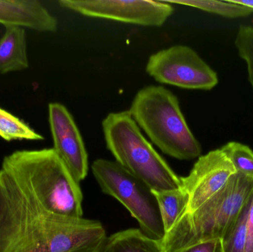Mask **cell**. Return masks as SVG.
I'll use <instances>...</instances> for the list:
<instances>
[{"label":"cell","mask_w":253,"mask_h":252,"mask_svg":"<svg viewBox=\"0 0 253 252\" xmlns=\"http://www.w3.org/2000/svg\"><path fill=\"white\" fill-rule=\"evenodd\" d=\"M87 218L48 211L19 179L0 168V252H93Z\"/></svg>","instance_id":"obj_1"},{"label":"cell","mask_w":253,"mask_h":252,"mask_svg":"<svg viewBox=\"0 0 253 252\" xmlns=\"http://www.w3.org/2000/svg\"><path fill=\"white\" fill-rule=\"evenodd\" d=\"M1 167L27 185L49 211L66 217H83L80 183L53 148L16 151L4 157Z\"/></svg>","instance_id":"obj_2"},{"label":"cell","mask_w":253,"mask_h":252,"mask_svg":"<svg viewBox=\"0 0 253 252\" xmlns=\"http://www.w3.org/2000/svg\"><path fill=\"white\" fill-rule=\"evenodd\" d=\"M253 195V179L236 173L216 195L193 213H184L161 241L163 252H181L221 239Z\"/></svg>","instance_id":"obj_3"},{"label":"cell","mask_w":253,"mask_h":252,"mask_svg":"<svg viewBox=\"0 0 253 252\" xmlns=\"http://www.w3.org/2000/svg\"><path fill=\"white\" fill-rule=\"evenodd\" d=\"M128 111L164 153L182 161L201 156L202 146L188 127L178 98L168 89L154 85L141 89Z\"/></svg>","instance_id":"obj_4"},{"label":"cell","mask_w":253,"mask_h":252,"mask_svg":"<svg viewBox=\"0 0 253 252\" xmlns=\"http://www.w3.org/2000/svg\"><path fill=\"white\" fill-rule=\"evenodd\" d=\"M108 150L122 167L145 182L153 191L182 187L181 177L144 137L129 111L112 112L102 121Z\"/></svg>","instance_id":"obj_5"},{"label":"cell","mask_w":253,"mask_h":252,"mask_svg":"<svg viewBox=\"0 0 253 252\" xmlns=\"http://www.w3.org/2000/svg\"><path fill=\"white\" fill-rule=\"evenodd\" d=\"M92 172L103 193L120 201L135 218L139 229L161 241L166 235L157 198L153 189L116 161L97 159Z\"/></svg>","instance_id":"obj_6"},{"label":"cell","mask_w":253,"mask_h":252,"mask_svg":"<svg viewBox=\"0 0 253 252\" xmlns=\"http://www.w3.org/2000/svg\"><path fill=\"white\" fill-rule=\"evenodd\" d=\"M146 71L158 82L187 90H211L218 83L216 72L185 45L172 46L151 55Z\"/></svg>","instance_id":"obj_7"},{"label":"cell","mask_w":253,"mask_h":252,"mask_svg":"<svg viewBox=\"0 0 253 252\" xmlns=\"http://www.w3.org/2000/svg\"><path fill=\"white\" fill-rule=\"evenodd\" d=\"M59 4L84 16L142 26H162L174 12V7L165 1L60 0Z\"/></svg>","instance_id":"obj_8"},{"label":"cell","mask_w":253,"mask_h":252,"mask_svg":"<svg viewBox=\"0 0 253 252\" xmlns=\"http://www.w3.org/2000/svg\"><path fill=\"white\" fill-rule=\"evenodd\" d=\"M236 171L221 149L200 156L187 177H181L182 188L189 197L184 213L195 210L220 192Z\"/></svg>","instance_id":"obj_9"},{"label":"cell","mask_w":253,"mask_h":252,"mask_svg":"<svg viewBox=\"0 0 253 252\" xmlns=\"http://www.w3.org/2000/svg\"><path fill=\"white\" fill-rule=\"evenodd\" d=\"M48 120L53 149L80 183L88 173V155L77 124L68 109L56 102L49 104Z\"/></svg>","instance_id":"obj_10"},{"label":"cell","mask_w":253,"mask_h":252,"mask_svg":"<svg viewBox=\"0 0 253 252\" xmlns=\"http://www.w3.org/2000/svg\"><path fill=\"white\" fill-rule=\"evenodd\" d=\"M0 24L40 32L57 31L58 21L37 0H0Z\"/></svg>","instance_id":"obj_11"},{"label":"cell","mask_w":253,"mask_h":252,"mask_svg":"<svg viewBox=\"0 0 253 252\" xmlns=\"http://www.w3.org/2000/svg\"><path fill=\"white\" fill-rule=\"evenodd\" d=\"M4 29V34L0 38V73L27 69L29 64L25 28L5 26Z\"/></svg>","instance_id":"obj_12"},{"label":"cell","mask_w":253,"mask_h":252,"mask_svg":"<svg viewBox=\"0 0 253 252\" xmlns=\"http://www.w3.org/2000/svg\"><path fill=\"white\" fill-rule=\"evenodd\" d=\"M97 252H163V250L159 241L149 238L139 229H129L106 237Z\"/></svg>","instance_id":"obj_13"},{"label":"cell","mask_w":253,"mask_h":252,"mask_svg":"<svg viewBox=\"0 0 253 252\" xmlns=\"http://www.w3.org/2000/svg\"><path fill=\"white\" fill-rule=\"evenodd\" d=\"M153 192L159 203L161 216L167 233L187 210L188 195L182 187L175 190Z\"/></svg>","instance_id":"obj_14"},{"label":"cell","mask_w":253,"mask_h":252,"mask_svg":"<svg viewBox=\"0 0 253 252\" xmlns=\"http://www.w3.org/2000/svg\"><path fill=\"white\" fill-rule=\"evenodd\" d=\"M169 4H180L200 9L208 13L219 15L224 17H246L253 13V9L243 4L228 1H213V0H173L165 1Z\"/></svg>","instance_id":"obj_15"},{"label":"cell","mask_w":253,"mask_h":252,"mask_svg":"<svg viewBox=\"0 0 253 252\" xmlns=\"http://www.w3.org/2000/svg\"><path fill=\"white\" fill-rule=\"evenodd\" d=\"M0 137L7 142L14 140H43L42 135L26 123L0 108Z\"/></svg>","instance_id":"obj_16"},{"label":"cell","mask_w":253,"mask_h":252,"mask_svg":"<svg viewBox=\"0 0 253 252\" xmlns=\"http://www.w3.org/2000/svg\"><path fill=\"white\" fill-rule=\"evenodd\" d=\"M251 201L220 240L221 252H246L247 223Z\"/></svg>","instance_id":"obj_17"},{"label":"cell","mask_w":253,"mask_h":252,"mask_svg":"<svg viewBox=\"0 0 253 252\" xmlns=\"http://www.w3.org/2000/svg\"><path fill=\"white\" fill-rule=\"evenodd\" d=\"M221 149L231 161L236 173L253 179V151L249 146L230 142Z\"/></svg>","instance_id":"obj_18"},{"label":"cell","mask_w":253,"mask_h":252,"mask_svg":"<svg viewBox=\"0 0 253 252\" xmlns=\"http://www.w3.org/2000/svg\"><path fill=\"white\" fill-rule=\"evenodd\" d=\"M239 56L245 61L248 68V78L253 91V28L241 25L235 41Z\"/></svg>","instance_id":"obj_19"},{"label":"cell","mask_w":253,"mask_h":252,"mask_svg":"<svg viewBox=\"0 0 253 252\" xmlns=\"http://www.w3.org/2000/svg\"><path fill=\"white\" fill-rule=\"evenodd\" d=\"M181 252H221V244L218 240L206 241L189 247Z\"/></svg>","instance_id":"obj_20"},{"label":"cell","mask_w":253,"mask_h":252,"mask_svg":"<svg viewBox=\"0 0 253 252\" xmlns=\"http://www.w3.org/2000/svg\"><path fill=\"white\" fill-rule=\"evenodd\" d=\"M246 252H253V195L250 204L247 223Z\"/></svg>","instance_id":"obj_21"},{"label":"cell","mask_w":253,"mask_h":252,"mask_svg":"<svg viewBox=\"0 0 253 252\" xmlns=\"http://www.w3.org/2000/svg\"><path fill=\"white\" fill-rule=\"evenodd\" d=\"M232 1L233 2L237 3V4H243V5L253 9V1H249V0H232Z\"/></svg>","instance_id":"obj_22"}]
</instances>
